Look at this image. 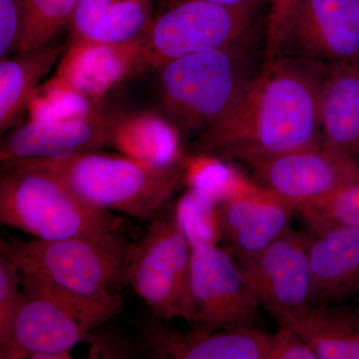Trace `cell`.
<instances>
[{
  "mask_svg": "<svg viewBox=\"0 0 359 359\" xmlns=\"http://www.w3.org/2000/svg\"><path fill=\"white\" fill-rule=\"evenodd\" d=\"M154 18L152 0H78L67 44L126 43L140 37Z\"/></svg>",
  "mask_w": 359,
  "mask_h": 359,
  "instance_id": "d6986e66",
  "label": "cell"
},
{
  "mask_svg": "<svg viewBox=\"0 0 359 359\" xmlns=\"http://www.w3.org/2000/svg\"><path fill=\"white\" fill-rule=\"evenodd\" d=\"M97 106L48 78L30 96L26 112L28 120L49 121L85 115Z\"/></svg>",
  "mask_w": 359,
  "mask_h": 359,
  "instance_id": "4316f807",
  "label": "cell"
},
{
  "mask_svg": "<svg viewBox=\"0 0 359 359\" xmlns=\"http://www.w3.org/2000/svg\"><path fill=\"white\" fill-rule=\"evenodd\" d=\"M309 233L330 226H344L359 230V177L327 197L297 209Z\"/></svg>",
  "mask_w": 359,
  "mask_h": 359,
  "instance_id": "484cf974",
  "label": "cell"
},
{
  "mask_svg": "<svg viewBox=\"0 0 359 359\" xmlns=\"http://www.w3.org/2000/svg\"><path fill=\"white\" fill-rule=\"evenodd\" d=\"M259 304L233 254L218 245L192 248L189 311L193 330L250 327Z\"/></svg>",
  "mask_w": 359,
  "mask_h": 359,
  "instance_id": "ba28073f",
  "label": "cell"
},
{
  "mask_svg": "<svg viewBox=\"0 0 359 359\" xmlns=\"http://www.w3.org/2000/svg\"><path fill=\"white\" fill-rule=\"evenodd\" d=\"M0 223L42 241L95 237L117 230L122 219L90 205L52 174L2 163Z\"/></svg>",
  "mask_w": 359,
  "mask_h": 359,
  "instance_id": "5b68a950",
  "label": "cell"
},
{
  "mask_svg": "<svg viewBox=\"0 0 359 359\" xmlns=\"http://www.w3.org/2000/svg\"><path fill=\"white\" fill-rule=\"evenodd\" d=\"M278 325L297 332L318 359H359V314L309 306Z\"/></svg>",
  "mask_w": 359,
  "mask_h": 359,
  "instance_id": "7402d4cb",
  "label": "cell"
},
{
  "mask_svg": "<svg viewBox=\"0 0 359 359\" xmlns=\"http://www.w3.org/2000/svg\"><path fill=\"white\" fill-rule=\"evenodd\" d=\"M321 139L359 163V65H325L320 94Z\"/></svg>",
  "mask_w": 359,
  "mask_h": 359,
  "instance_id": "ac0fdd59",
  "label": "cell"
},
{
  "mask_svg": "<svg viewBox=\"0 0 359 359\" xmlns=\"http://www.w3.org/2000/svg\"><path fill=\"white\" fill-rule=\"evenodd\" d=\"M266 190L292 205L327 197L359 177V163L321 142L309 147L244 161Z\"/></svg>",
  "mask_w": 359,
  "mask_h": 359,
  "instance_id": "30bf717a",
  "label": "cell"
},
{
  "mask_svg": "<svg viewBox=\"0 0 359 359\" xmlns=\"http://www.w3.org/2000/svg\"><path fill=\"white\" fill-rule=\"evenodd\" d=\"M302 0H269L268 25L264 39V65L280 55L283 39Z\"/></svg>",
  "mask_w": 359,
  "mask_h": 359,
  "instance_id": "f546056e",
  "label": "cell"
},
{
  "mask_svg": "<svg viewBox=\"0 0 359 359\" xmlns=\"http://www.w3.org/2000/svg\"><path fill=\"white\" fill-rule=\"evenodd\" d=\"M259 35L238 43L197 52L161 68V115L183 139L214 124L263 69Z\"/></svg>",
  "mask_w": 359,
  "mask_h": 359,
  "instance_id": "3957f363",
  "label": "cell"
},
{
  "mask_svg": "<svg viewBox=\"0 0 359 359\" xmlns=\"http://www.w3.org/2000/svg\"><path fill=\"white\" fill-rule=\"evenodd\" d=\"M309 237L311 306H330L358 294L359 230L335 226Z\"/></svg>",
  "mask_w": 359,
  "mask_h": 359,
  "instance_id": "e0dca14e",
  "label": "cell"
},
{
  "mask_svg": "<svg viewBox=\"0 0 359 359\" xmlns=\"http://www.w3.org/2000/svg\"><path fill=\"white\" fill-rule=\"evenodd\" d=\"M178 0H161V8L173 4ZM203 1L212 2L219 6L231 7V8L245 9V11H259V9L269 0H203Z\"/></svg>",
  "mask_w": 359,
  "mask_h": 359,
  "instance_id": "d6a6232c",
  "label": "cell"
},
{
  "mask_svg": "<svg viewBox=\"0 0 359 359\" xmlns=\"http://www.w3.org/2000/svg\"><path fill=\"white\" fill-rule=\"evenodd\" d=\"M325 65L278 56L248 84L233 105L187 153L241 162L280 154L323 142L321 80Z\"/></svg>",
  "mask_w": 359,
  "mask_h": 359,
  "instance_id": "6da1fadb",
  "label": "cell"
},
{
  "mask_svg": "<svg viewBox=\"0 0 359 359\" xmlns=\"http://www.w3.org/2000/svg\"><path fill=\"white\" fill-rule=\"evenodd\" d=\"M66 45L49 78L94 105H100L106 94L125 78L139 72L142 35L126 43L77 41Z\"/></svg>",
  "mask_w": 359,
  "mask_h": 359,
  "instance_id": "9a60e30c",
  "label": "cell"
},
{
  "mask_svg": "<svg viewBox=\"0 0 359 359\" xmlns=\"http://www.w3.org/2000/svg\"><path fill=\"white\" fill-rule=\"evenodd\" d=\"M182 171L184 184L188 188L204 191L218 204L268 191L264 187L245 178L226 160L214 156L187 153Z\"/></svg>",
  "mask_w": 359,
  "mask_h": 359,
  "instance_id": "603a6c76",
  "label": "cell"
},
{
  "mask_svg": "<svg viewBox=\"0 0 359 359\" xmlns=\"http://www.w3.org/2000/svg\"><path fill=\"white\" fill-rule=\"evenodd\" d=\"M280 55L359 65V0H302Z\"/></svg>",
  "mask_w": 359,
  "mask_h": 359,
  "instance_id": "7c38bea8",
  "label": "cell"
},
{
  "mask_svg": "<svg viewBox=\"0 0 359 359\" xmlns=\"http://www.w3.org/2000/svg\"><path fill=\"white\" fill-rule=\"evenodd\" d=\"M183 137L166 118L151 112L123 114L110 146L116 152L164 168L181 167L187 156Z\"/></svg>",
  "mask_w": 359,
  "mask_h": 359,
  "instance_id": "ffe728a7",
  "label": "cell"
},
{
  "mask_svg": "<svg viewBox=\"0 0 359 359\" xmlns=\"http://www.w3.org/2000/svg\"><path fill=\"white\" fill-rule=\"evenodd\" d=\"M67 45L15 52L0 61V132L13 128L33 92L60 60Z\"/></svg>",
  "mask_w": 359,
  "mask_h": 359,
  "instance_id": "44dd1931",
  "label": "cell"
},
{
  "mask_svg": "<svg viewBox=\"0 0 359 359\" xmlns=\"http://www.w3.org/2000/svg\"><path fill=\"white\" fill-rule=\"evenodd\" d=\"M22 299L1 359H67L92 328L57 295L21 273Z\"/></svg>",
  "mask_w": 359,
  "mask_h": 359,
  "instance_id": "9c48e42d",
  "label": "cell"
},
{
  "mask_svg": "<svg viewBox=\"0 0 359 359\" xmlns=\"http://www.w3.org/2000/svg\"><path fill=\"white\" fill-rule=\"evenodd\" d=\"M162 212L144 237L132 244L128 283L155 318L186 320L192 247L180 233L173 214Z\"/></svg>",
  "mask_w": 359,
  "mask_h": 359,
  "instance_id": "52a82bcc",
  "label": "cell"
},
{
  "mask_svg": "<svg viewBox=\"0 0 359 359\" xmlns=\"http://www.w3.org/2000/svg\"><path fill=\"white\" fill-rule=\"evenodd\" d=\"M23 13L25 0H0V58L15 53Z\"/></svg>",
  "mask_w": 359,
  "mask_h": 359,
  "instance_id": "4dcf8cb0",
  "label": "cell"
},
{
  "mask_svg": "<svg viewBox=\"0 0 359 359\" xmlns=\"http://www.w3.org/2000/svg\"><path fill=\"white\" fill-rule=\"evenodd\" d=\"M153 318L139 327L144 358L162 359H268L271 335L250 327L180 332Z\"/></svg>",
  "mask_w": 359,
  "mask_h": 359,
  "instance_id": "5bb4252c",
  "label": "cell"
},
{
  "mask_svg": "<svg viewBox=\"0 0 359 359\" xmlns=\"http://www.w3.org/2000/svg\"><path fill=\"white\" fill-rule=\"evenodd\" d=\"M132 244L122 226L95 237L29 242L1 238L0 250L21 273L67 302L94 330L124 311Z\"/></svg>",
  "mask_w": 359,
  "mask_h": 359,
  "instance_id": "7a4b0ae2",
  "label": "cell"
},
{
  "mask_svg": "<svg viewBox=\"0 0 359 359\" xmlns=\"http://www.w3.org/2000/svg\"><path fill=\"white\" fill-rule=\"evenodd\" d=\"M78 0H25L22 28L15 52L51 45L65 27H69Z\"/></svg>",
  "mask_w": 359,
  "mask_h": 359,
  "instance_id": "d4e9b609",
  "label": "cell"
},
{
  "mask_svg": "<svg viewBox=\"0 0 359 359\" xmlns=\"http://www.w3.org/2000/svg\"><path fill=\"white\" fill-rule=\"evenodd\" d=\"M271 335L268 359H318L313 348L287 325Z\"/></svg>",
  "mask_w": 359,
  "mask_h": 359,
  "instance_id": "1f68e13d",
  "label": "cell"
},
{
  "mask_svg": "<svg viewBox=\"0 0 359 359\" xmlns=\"http://www.w3.org/2000/svg\"><path fill=\"white\" fill-rule=\"evenodd\" d=\"M102 325L92 330L85 337L84 341L89 344V358H144L138 340L133 341L126 335L108 328H103Z\"/></svg>",
  "mask_w": 359,
  "mask_h": 359,
  "instance_id": "f1b7e54d",
  "label": "cell"
},
{
  "mask_svg": "<svg viewBox=\"0 0 359 359\" xmlns=\"http://www.w3.org/2000/svg\"><path fill=\"white\" fill-rule=\"evenodd\" d=\"M309 242V233L290 228L261 254L238 261L259 306L278 323L311 306Z\"/></svg>",
  "mask_w": 359,
  "mask_h": 359,
  "instance_id": "8fae6325",
  "label": "cell"
},
{
  "mask_svg": "<svg viewBox=\"0 0 359 359\" xmlns=\"http://www.w3.org/2000/svg\"><path fill=\"white\" fill-rule=\"evenodd\" d=\"M15 163L57 177L94 207L141 221L152 222L184 185L182 166H154L118 152L95 150L57 159Z\"/></svg>",
  "mask_w": 359,
  "mask_h": 359,
  "instance_id": "277c9868",
  "label": "cell"
},
{
  "mask_svg": "<svg viewBox=\"0 0 359 359\" xmlns=\"http://www.w3.org/2000/svg\"><path fill=\"white\" fill-rule=\"evenodd\" d=\"M124 113L100 105L87 114L67 119L28 120L9 130L0 143V162L57 159L110 146Z\"/></svg>",
  "mask_w": 359,
  "mask_h": 359,
  "instance_id": "4fadbf2b",
  "label": "cell"
},
{
  "mask_svg": "<svg viewBox=\"0 0 359 359\" xmlns=\"http://www.w3.org/2000/svg\"><path fill=\"white\" fill-rule=\"evenodd\" d=\"M22 299L21 271L18 264L0 250V346H4Z\"/></svg>",
  "mask_w": 359,
  "mask_h": 359,
  "instance_id": "83f0119b",
  "label": "cell"
},
{
  "mask_svg": "<svg viewBox=\"0 0 359 359\" xmlns=\"http://www.w3.org/2000/svg\"><path fill=\"white\" fill-rule=\"evenodd\" d=\"M257 13L203 0H178L162 7L142 34L139 72L255 36Z\"/></svg>",
  "mask_w": 359,
  "mask_h": 359,
  "instance_id": "8992f818",
  "label": "cell"
},
{
  "mask_svg": "<svg viewBox=\"0 0 359 359\" xmlns=\"http://www.w3.org/2000/svg\"><path fill=\"white\" fill-rule=\"evenodd\" d=\"M222 241L237 261L261 254L292 226L294 207L269 191L221 203Z\"/></svg>",
  "mask_w": 359,
  "mask_h": 359,
  "instance_id": "2e32d148",
  "label": "cell"
},
{
  "mask_svg": "<svg viewBox=\"0 0 359 359\" xmlns=\"http://www.w3.org/2000/svg\"><path fill=\"white\" fill-rule=\"evenodd\" d=\"M218 207L211 195L196 188L187 189L177 201L172 212L174 222L191 247L222 242Z\"/></svg>",
  "mask_w": 359,
  "mask_h": 359,
  "instance_id": "cb8c5ba5",
  "label": "cell"
}]
</instances>
